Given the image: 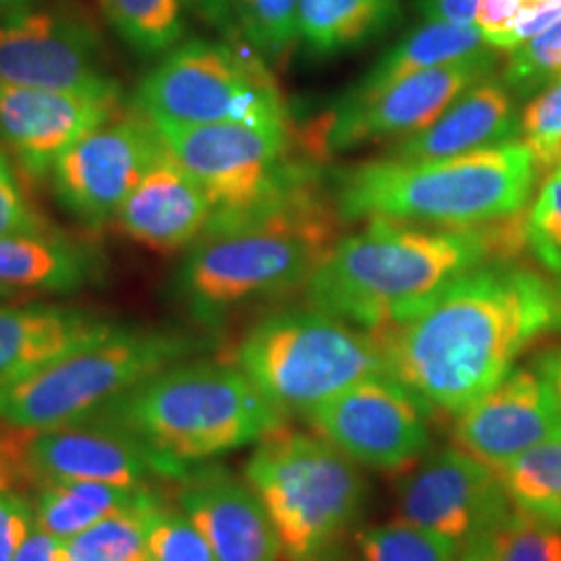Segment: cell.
Wrapping results in <instances>:
<instances>
[{"mask_svg":"<svg viewBox=\"0 0 561 561\" xmlns=\"http://www.w3.org/2000/svg\"><path fill=\"white\" fill-rule=\"evenodd\" d=\"M551 285L514 262H491L449 280L405 319L366 331L391 379L422 408L461 414L512 370L551 324Z\"/></svg>","mask_w":561,"mask_h":561,"instance_id":"1","label":"cell"},{"mask_svg":"<svg viewBox=\"0 0 561 561\" xmlns=\"http://www.w3.org/2000/svg\"><path fill=\"white\" fill-rule=\"evenodd\" d=\"M520 210L474 227L370 219L341 238L306 283L312 308L373 331L405 319L449 280L491 262H512L526 243Z\"/></svg>","mask_w":561,"mask_h":561,"instance_id":"2","label":"cell"},{"mask_svg":"<svg viewBox=\"0 0 561 561\" xmlns=\"http://www.w3.org/2000/svg\"><path fill=\"white\" fill-rule=\"evenodd\" d=\"M341 215L321 175L238 221L206 229L178 273V294L201 321L308 283L340 240Z\"/></svg>","mask_w":561,"mask_h":561,"instance_id":"3","label":"cell"},{"mask_svg":"<svg viewBox=\"0 0 561 561\" xmlns=\"http://www.w3.org/2000/svg\"><path fill=\"white\" fill-rule=\"evenodd\" d=\"M537 173L533 152L510 141L437 161L364 162L335 178L331 196L343 221L474 227L524 210Z\"/></svg>","mask_w":561,"mask_h":561,"instance_id":"4","label":"cell"},{"mask_svg":"<svg viewBox=\"0 0 561 561\" xmlns=\"http://www.w3.org/2000/svg\"><path fill=\"white\" fill-rule=\"evenodd\" d=\"M94 416L131 433L175 481L192 466L261 442L283 424V414L240 366L219 362H178Z\"/></svg>","mask_w":561,"mask_h":561,"instance_id":"5","label":"cell"},{"mask_svg":"<svg viewBox=\"0 0 561 561\" xmlns=\"http://www.w3.org/2000/svg\"><path fill=\"white\" fill-rule=\"evenodd\" d=\"M245 481L275 524L287 561L340 558L366 503V481L354 461L319 435L283 424L262 437L245 463Z\"/></svg>","mask_w":561,"mask_h":561,"instance_id":"6","label":"cell"},{"mask_svg":"<svg viewBox=\"0 0 561 561\" xmlns=\"http://www.w3.org/2000/svg\"><path fill=\"white\" fill-rule=\"evenodd\" d=\"M204 347L178 331L113 324L71 354L0 387V422L38 433L81 421Z\"/></svg>","mask_w":561,"mask_h":561,"instance_id":"7","label":"cell"},{"mask_svg":"<svg viewBox=\"0 0 561 561\" xmlns=\"http://www.w3.org/2000/svg\"><path fill=\"white\" fill-rule=\"evenodd\" d=\"M238 364L280 414L304 416L356 382L389 377L364 329L317 308L264 317L241 340Z\"/></svg>","mask_w":561,"mask_h":561,"instance_id":"8","label":"cell"},{"mask_svg":"<svg viewBox=\"0 0 561 561\" xmlns=\"http://www.w3.org/2000/svg\"><path fill=\"white\" fill-rule=\"evenodd\" d=\"M152 121L169 150L213 204L206 229L243 219L321 175L312 159L291 157L289 127Z\"/></svg>","mask_w":561,"mask_h":561,"instance_id":"9","label":"cell"},{"mask_svg":"<svg viewBox=\"0 0 561 561\" xmlns=\"http://www.w3.org/2000/svg\"><path fill=\"white\" fill-rule=\"evenodd\" d=\"M138 104L150 119L180 125L289 127L287 106L264 60L221 42L173 48L141 80Z\"/></svg>","mask_w":561,"mask_h":561,"instance_id":"10","label":"cell"},{"mask_svg":"<svg viewBox=\"0 0 561 561\" xmlns=\"http://www.w3.org/2000/svg\"><path fill=\"white\" fill-rule=\"evenodd\" d=\"M497 48L451 60L385 88L356 104H333L308 127L304 148L314 162L354 150L368 141L408 138L433 125L474 83L497 65Z\"/></svg>","mask_w":561,"mask_h":561,"instance_id":"11","label":"cell"},{"mask_svg":"<svg viewBox=\"0 0 561 561\" xmlns=\"http://www.w3.org/2000/svg\"><path fill=\"white\" fill-rule=\"evenodd\" d=\"M162 146L154 121L141 106L113 115L55 162V196L78 221L99 229L117 217Z\"/></svg>","mask_w":561,"mask_h":561,"instance_id":"12","label":"cell"},{"mask_svg":"<svg viewBox=\"0 0 561 561\" xmlns=\"http://www.w3.org/2000/svg\"><path fill=\"white\" fill-rule=\"evenodd\" d=\"M343 456L381 472H398L431 449L428 412L391 377L356 382L306 416Z\"/></svg>","mask_w":561,"mask_h":561,"instance_id":"13","label":"cell"},{"mask_svg":"<svg viewBox=\"0 0 561 561\" xmlns=\"http://www.w3.org/2000/svg\"><path fill=\"white\" fill-rule=\"evenodd\" d=\"M0 83L119 99L96 30L67 13L27 11L0 25Z\"/></svg>","mask_w":561,"mask_h":561,"instance_id":"14","label":"cell"},{"mask_svg":"<svg viewBox=\"0 0 561 561\" xmlns=\"http://www.w3.org/2000/svg\"><path fill=\"white\" fill-rule=\"evenodd\" d=\"M502 477L458 445L428 454L398 486L400 520L454 541H477L514 512Z\"/></svg>","mask_w":561,"mask_h":561,"instance_id":"15","label":"cell"},{"mask_svg":"<svg viewBox=\"0 0 561 561\" xmlns=\"http://www.w3.org/2000/svg\"><path fill=\"white\" fill-rule=\"evenodd\" d=\"M23 470L30 481L41 484L92 481L144 486L152 479L175 481L131 433L94 414L32 433L23 451Z\"/></svg>","mask_w":561,"mask_h":561,"instance_id":"16","label":"cell"},{"mask_svg":"<svg viewBox=\"0 0 561 561\" xmlns=\"http://www.w3.org/2000/svg\"><path fill=\"white\" fill-rule=\"evenodd\" d=\"M561 439V405L535 368H512L454 426V442L468 456L502 474L541 443Z\"/></svg>","mask_w":561,"mask_h":561,"instance_id":"17","label":"cell"},{"mask_svg":"<svg viewBox=\"0 0 561 561\" xmlns=\"http://www.w3.org/2000/svg\"><path fill=\"white\" fill-rule=\"evenodd\" d=\"M180 510L219 561H280L275 524L248 481L221 463L202 461L180 479Z\"/></svg>","mask_w":561,"mask_h":561,"instance_id":"18","label":"cell"},{"mask_svg":"<svg viewBox=\"0 0 561 561\" xmlns=\"http://www.w3.org/2000/svg\"><path fill=\"white\" fill-rule=\"evenodd\" d=\"M119 99L0 83V140L32 178H44L81 138L117 115Z\"/></svg>","mask_w":561,"mask_h":561,"instance_id":"19","label":"cell"},{"mask_svg":"<svg viewBox=\"0 0 561 561\" xmlns=\"http://www.w3.org/2000/svg\"><path fill=\"white\" fill-rule=\"evenodd\" d=\"M210 217L213 204L201 183L164 144L115 219L131 240L157 252H175L201 240Z\"/></svg>","mask_w":561,"mask_h":561,"instance_id":"20","label":"cell"},{"mask_svg":"<svg viewBox=\"0 0 561 561\" xmlns=\"http://www.w3.org/2000/svg\"><path fill=\"white\" fill-rule=\"evenodd\" d=\"M518 136L520 115L516 96L502 80L489 76L466 90L433 125L393 144L385 159L437 161L479 148L510 144Z\"/></svg>","mask_w":561,"mask_h":561,"instance_id":"21","label":"cell"},{"mask_svg":"<svg viewBox=\"0 0 561 561\" xmlns=\"http://www.w3.org/2000/svg\"><path fill=\"white\" fill-rule=\"evenodd\" d=\"M113 324L96 312L71 306L0 308V387L71 354Z\"/></svg>","mask_w":561,"mask_h":561,"instance_id":"22","label":"cell"},{"mask_svg":"<svg viewBox=\"0 0 561 561\" xmlns=\"http://www.w3.org/2000/svg\"><path fill=\"white\" fill-rule=\"evenodd\" d=\"M104 256L88 243L53 231L0 240V287L69 294L99 283Z\"/></svg>","mask_w":561,"mask_h":561,"instance_id":"23","label":"cell"},{"mask_svg":"<svg viewBox=\"0 0 561 561\" xmlns=\"http://www.w3.org/2000/svg\"><path fill=\"white\" fill-rule=\"evenodd\" d=\"M493 48L482 38L477 25H456L426 21L421 27L403 36L391 50L377 60L356 85H352L335 104H356L366 101L398 81L439 67L451 60L474 57Z\"/></svg>","mask_w":561,"mask_h":561,"instance_id":"24","label":"cell"},{"mask_svg":"<svg viewBox=\"0 0 561 561\" xmlns=\"http://www.w3.org/2000/svg\"><path fill=\"white\" fill-rule=\"evenodd\" d=\"M400 18V0H300L298 36L314 57H335L379 38Z\"/></svg>","mask_w":561,"mask_h":561,"instance_id":"25","label":"cell"},{"mask_svg":"<svg viewBox=\"0 0 561 561\" xmlns=\"http://www.w3.org/2000/svg\"><path fill=\"white\" fill-rule=\"evenodd\" d=\"M159 495L148 486H121L108 482L73 481L42 484L34 503V518L42 530L71 539L119 512L154 502Z\"/></svg>","mask_w":561,"mask_h":561,"instance_id":"26","label":"cell"},{"mask_svg":"<svg viewBox=\"0 0 561 561\" xmlns=\"http://www.w3.org/2000/svg\"><path fill=\"white\" fill-rule=\"evenodd\" d=\"M300 0H215L206 20L241 38L264 62H279L298 36Z\"/></svg>","mask_w":561,"mask_h":561,"instance_id":"27","label":"cell"},{"mask_svg":"<svg viewBox=\"0 0 561 561\" xmlns=\"http://www.w3.org/2000/svg\"><path fill=\"white\" fill-rule=\"evenodd\" d=\"M500 477L518 510L561 528V439L528 449Z\"/></svg>","mask_w":561,"mask_h":561,"instance_id":"28","label":"cell"},{"mask_svg":"<svg viewBox=\"0 0 561 561\" xmlns=\"http://www.w3.org/2000/svg\"><path fill=\"white\" fill-rule=\"evenodd\" d=\"M161 497L96 522L65 539L69 561H150L148 528Z\"/></svg>","mask_w":561,"mask_h":561,"instance_id":"29","label":"cell"},{"mask_svg":"<svg viewBox=\"0 0 561 561\" xmlns=\"http://www.w3.org/2000/svg\"><path fill=\"white\" fill-rule=\"evenodd\" d=\"M123 41L141 55H159L183 36L181 0H99Z\"/></svg>","mask_w":561,"mask_h":561,"instance_id":"30","label":"cell"},{"mask_svg":"<svg viewBox=\"0 0 561 561\" xmlns=\"http://www.w3.org/2000/svg\"><path fill=\"white\" fill-rule=\"evenodd\" d=\"M362 561H458L461 545L410 522H391L358 535Z\"/></svg>","mask_w":561,"mask_h":561,"instance_id":"31","label":"cell"},{"mask_svg":"<svg viewBox=\"0 0 561 561\" xmlns=\"http://www.w3.org/2000/svg\"><path fill=\"white\" fill-rule=\"evenodd\" d=\"M561 78V20L512 50L502 81L514 96L528 99Z\"/></svg>","mask_w":561,"mask_h":561,"instance_id":"32","label":"cell"},{"mask_svg":"<svg viewBox=\"0 0 561 561\" xmlns=\"http://www.w3.org/2000/svg\"><path fill=\"white\" fill-rule=\"evenodd\" d=\"M486 561H561V528L514 507L491 535Z\"/></svg>","mask_w":561,"mask_h":561,"instance_id":"33","label":"cell"},{"mask_svg":"<svg viewBox=\"0 0 561 561\" xmlns=\"http://www.w3.org/2000/svg\"><path fill=\"white\" fill-rule=\"evenodd\" d=\"M148 551L150 561H219L192 520L164 502L150 518Z\"/></svg>","mask_w":561,"mask_h":561,"instance_id":"34","label":"cell"},{"mask_svg":"<svg viewBox=\"0 0 561 561\" xmlns=\"http://www.w3.org/2000/svg\"><path fill=\"white\" fill-rule=\"evenodd\" d=\"M526 243L547 271L561 275V164L549 173L528 210Z\"/></svg>","mask_w":561,"mask_h":561,"instance_id":"35","label":"cell"},{"mask_svg":"<svg viewBox=\"0 0 561 561\" xmlns=\"http://www.w3.org/2000/svg\"><path fill=\"white\" fill-rule=\"evenodd\" d=\"M520 138L533 152L537 169L551 171L561 144V78L526 104L520 115Z\"/></svg>","mask_w":561,"mask_h":561,"instance_id":"36","label":"cell"},{"mask_svg":"<svg viewBox=\"0 0 561 561\" xmlns=\"http://www.w3.org/2000/svg\"><path fill=\"white\" fill-rule=\"evenodd\" d=\"M34 507L20 493L0 486V561H13L34 526Z\"/></svg>","mask_w":561,"mask_h":561,"instance_id":"37","label":"cell"},{"mask_svg":"<svg viewBox=\"0 0 561 561\" xmlns=\"http://www.w3.org/2000/svg\"><path fill=\"white\" fill-rule=\"evenodd\" d=\"M50 231L41 215L21 196L13 178H0V240Z\"/></svg>","mask_w":561,"mask_h":561,"instance_id":"38","label":"cell"},{"mask_svg":"<svg viewBox=\"0 0 561 561\" xmlns=\"http://www.w3.org/2000/svg\"><path fill=\"white\" fill-rule=\"evenodd\" d=\"M416 9L426 21L477 25L479 0H416Z\"/></svg>","mask_w":561,"mask_h":561,"instance_id":"39","label":"cell"},{"mask_svg":"<svg viewBox=\"0 0 561 561\" xmlns=\"http://www.w3.org/2000/svg\"><path fill=\"white\" fill-rule=\"evenodd\" d=\"M13 561H69V553L65 539L42 530L34 522L30 535L25 537Z\"/></svg>","mask_w":561,"mask_h":561,"instance_id":"40","label":"cell"},{"mask_svg":"<svg viewBox=\"0 0 561 561\" xmlns=\"http://www.w3.org/2000/svg\"><path fill=\"white\" fill-rule=\"evenodd\" d=\"M535 368L541 373L545 381L549 382V387L553 389V393H556V398H558L561 405V347L541 354L537 358Z\"/></svg>","mask_w":561,"mask_h":561,"instance_id":"41","label":"cell"},{"mask_svg":"<svg viewBox=\"0 0 561 561\" xmlns=\"http://www.w3.org/2000/svg\"><path fill=\"white\" fill-rule=\"evenodd\" d=\"M36 0H0V25L32 11Z\"/></svg>","mask_w":561,"mask_h":561,"instance_id":"42","label":"cell"},{"mask_svg":"<svg viewBox=\"0 0 561 561\" xmlns=\"http://www.w3.org/2000/svg\"><path fill=\"white\" fill-rule=\"evenodd\" d=\"M491 535H493V533H491ZM491 535H486V537H482V539H477V541L466 542V545L461 547L458 561H486Z\"/></svg>","mask_w":561,"mask_h":561,"instance_id":"43","label":"cell"},{"mask_svg":"<svg viewBox=\"0 0 561 561\" xmlns=\"http://www.w3.org/2000/svg\"><path fill=\"white\" fill-rule=\"evenodd\" d=\"M551 300H553V308H551L549 329L561 331V275H558V280L551 285Z\"/></svg>","mask_w":561,"mask_h":561,"instance_id":"44","label":"cell"},{"mask_svg":"<svg viewBox=\"0 0 561 561\" xmlns=\"http://www.w3.org/2000/svg\"><path fill=\"white\" fill-rule=\"evenodd\" d=\"M512 2H516L518 7H520V20L516 21V25L520 23L524 18H528L530 13H535V11H539L542 7H547V4H551V2H558V0H512ZM516 30V27H514ZM510 44V41H507ZM507 50V48H505Z\"/></svg>","mask_w":561,"mask_h":561,"instance_id":"45","label":"cell"},{"mask_svg":"<svg viewBox=\"0 0 561 561\" xmlns=\"http://www.w3.org/2000/svg\"><path fill=\"white\" fill-rule=\"evenodd\" d=\"M0 178H13V171H11V164L7 161L4 152L0 150Z\"/></svg>","mask_w":561,"mask_h":561,"instance_id":"46","label":"cell"},{"mask_svg":"<svg viewBox=\"0 0 561 561\" xmlns=\"http://www.w3.org/2000/svg\"><path fill=\"white\" fill-rule=\"evenodd\" d=\"M190 2L198 7V11H201L204 18H208V13H210V9H213V2H215V0H190Z\"/></svg>","mask_w":561,"mask_h":561,"instance_id":"47","label":"cell"},{"mask_svg":"<svg viewBox=\"0 0 561 561\" xmlns=\"http://www.w3.org/2000/svg\"><path fill=\"white\" fill-rule=\"evenodd\" d=\"M561 164V144L560 146H558V150H556V157H553V169H556V167H560ZM553 169H551V171H553Z\"/></svg>","mask_w":561,"mask_h":561,"instance_id":"48","label":"cell"},{"mask_svg":"<svg viewBox=\"0 0 561 561\" xmlns=\"http://www.w3.org/2000/svg\"><path fill=\"white\" fill-rule=\"evenodd\" d=\"M327 561H343L341 558H333V560H327Z\"/></svg>","mask_w":561,"mask_h":561,"instance_id":"49","label":"cell"}]
</instances>
